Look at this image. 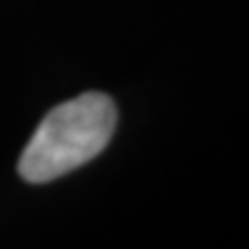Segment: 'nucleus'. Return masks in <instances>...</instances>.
Returning <instances> with one entry per match:
<instances>
[{"label": "nucleus", "mask_w": 249, "mask_h": 249, "mask_svg": "<svg viewBox=\"0 0 249 249\" xmlns=\"http://www.w3.org/2000/svg\"><path fill=\"white\" fill-rule=\"evenodd\" d=\"M114 127V102L98 91L52 108L21 154V177L29 183H48L79 168L108 145Z\"/></svg>", "instance_id": "1"}]
</instances>
